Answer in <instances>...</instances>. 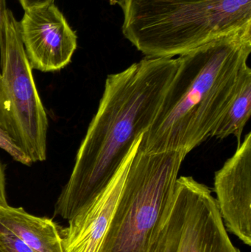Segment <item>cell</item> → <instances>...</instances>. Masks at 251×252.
Here are the masks:
<instances>
[{
	"label": "cell",
	"instance_id": "1",
	"mask_svg": "<svg viewBox=\"0 0 251 252\" xmlns=\"http://www.w3.org/2000/svg\"><path fill=\"white\" fill-rule=\"evenodd\" d=\"M177 69V59L145 57L108 75L98 109L56 201V216L70 220L110 183L153 123Z\"/></svg>",
	"mask_w": 251,
	"mask_h": 252
},
{
	"label": "cell",
	"instance_id": "2",
	"mask_svg": "<svg viewBox=\"0 0 251 252\" xmlns=\"http://www.w3.org/2000/svg\"><path fill=\"white\" fill-rule=\"evenodd\" d=\"M251 53V26L180 56L178 69L139 148L188 154L210 136Z\"/></svg>",
	"mask_w": 251,
	"mask_h": 252
},
{
	"label": "cell",
	"instance_id": "3",
	"mask_svg": "<svg viewBox=\"0 0 251 252\" xmlns=\"http://www.w3.org/2000/svg\"><path fill=\"white\" fill-rule=\"evenodd\" d=\"M122 34L146 58L172 59L251 26V0H113Z\"/></svg>",
	"mask_w": 251,
	"mask_h": 252
},
{
	"label": "cell",
	"instance_id": "4",
	"mask_svg": "<svg viewBox=\"0 0 251 252\" xmlns=\"http://www.w3.org/2000/svg\"><path fill=\"white\" fill-rule=\"evenodd\" d=\"M187 155L147 154L138 148L100 252H147L170 208Z\"/></svg>",
	"mask_w": 251,
	"mask_h": 252
},
{
	"label": "cell",
	"instance_id": "5",
	"mask_svg": "<svg viewBox=\"0 0 251 252\" xmlns=\"http://www.w3.org/2000/svg\"><path fill=\"white\" fill-rule=\"evenodd\" d=\"M147 252L241 251L231 242L210 189L192 176H181Z\"/></svg>",
	"mask_w": 251,
	"mask_h": 252
},
{
	"label": "cell",
	"instance_id": "6",
	"mask_svg": "<svg viewBox=\"0 0 251 252\" xmlns=\"http://www.w3.org/2000/svg\"><path fill=\"white\" fill-rule=\"evenodd\" d=\"M1 75L11 106L18 145L32 163L47 159V112L38 94L19 31L11 10L4 14L0 37Z\"/></svg>",
	"mask_w": 251,
	"mask_h": 252
},
{
	"label": "cell",
	"instance_id": "7",
	"mask_svg": "<svg viewBox=\"0 0 251 252\" xmlns=\"http://www.w3.org/2000/svg\"><path fill=\"white\" fill-rule=\"evenodd\" d=\"M19 31L32 69L56 72L66 67L78 47V37L55 2L25 10Z\"/></svg>",
	"mask_w": 251,
	"mask_h": 252
},
{
	"label": "cell",
	"instance_id": "8",
	"mask_svg": "<svg viewBox=\"0 0 251 252\" xmlns=\"http://www.w3.org/2000/svg\"><path fill=\"white\" fill-rule=\"evenodd\" d=\"M214 188L225 227L251 246V133L215 173Z\"/></svg>",
	"mask_w": 251,
	"mask_h": 252
},
{
	"label": "cell",
	"instance_id": "9",
	"mask_svg": "<svg viewBox=\"0 0 251 252\" xmlns=\"http://www.w3.org/2000/svg\"><path fill=\"white\" fill-rule=\"evenodd\" d=\"M136 143L110 183L60 231L64 252H100L112 223L131 161L139 146Z\"/></svg>",
	"mask_w": 251,
	"mask_h": 252
},
{
	"label": "cell",
	"instance_id": "10",
	"mask_svg": "<svg viewBox=\"0 0 251 252\" xmlns=\"http://www.w3.org/2000/svg\"><path fill=\"white\" fill-rule=\"evenodd\" d=\"M0 223L34 252H64L61 234L53 219L37 217L22 207L0 210Z\"/></svg>",
	"mask_w": 251,
	"mask_h": 252
},
{
	"label": "cell",
	"instance_id": "11",
	"mask_svg": "<svg viewBox=\"0 0 251 252\" xmlns=\"http://www.w3.org/2000/svg\"><path fill=\"white\" fill-rule=\"evenodd\" d=\"M251 115V69L248 66L240 76L231 101L211 132L209 137L223 139L234 136L237 139L238 146L241 144L242 134Z\"/></svg>",
	"mask_w": 251,
	"mask_h": 252
},
{
	"label": "cell",
	"instance_id": "12",
	"mask_svg": "<svg viewBox=\"0 0 251 252\" xmlns=\"http://www.w3.org/2000/svg\"><path fill=\"white\" fill-rule=\"evenodd\" d=\"M0 127L7 134L10 135L12 139L16 142L17 136H16V127L13 122V116H12L11 106L4 89L1 72H0Z\"/></svg>",
	"mask_w": 251,
	"mask_h": 252
},
{
	"label": "cell",
	"instance_id": "13",
	"mask_svg": "<svg viewBox=\"0 0 251 252\" xmlns=\"http://www.w3.org/2000/svg\"><path fill=\"white\" fill-rule=\"evenodd\" d=\"M0 252H34L17 235L0 223Z\"/></svg>",
	"mask_w": 251,
	"mask_h": 252
},
{
	"label": "cell",
	"instance_id": "14",
	"mask_svg": "<svg viewBox=\"0 0 251 252\" xmlns=\"http://www.w3.org/2000/svg\"><path fill=\"white\" fill-rule=\"evenodd\" d=\"M0 148L7 153L13 160L23 165H32V162L30 158L12 139L11 136L7 134L1 127H0Z\"/></svg>",
	"mask_w": 251,
	"mask_h": 252
},
{
	"label": "cell",
	"instance_id": "15",
	"mask_svg": "<svg viewBox=\"0 0 251 252\" xmlns=\"http://www.w3.org/2000/svg\"><path fill=\"white\" fill-rule=\"evenodd\" d=\"M7 196H6V179L4 173V166L0 159V210L7 207Z\"/></svg>",
	"mask_w": 251,
	"mask_h": 252
},
{
	"label": "cell",
	"instance_id": "16",
	"mask_svg": "<svg viewBox=\"0 0 251 252\" xmlns=\"http://www.w3.org/2000/svg\"><path fill=\"white\" fill-rule=\"evenodd\" d=\"M24 10H29L33 7H40L49 3L54 2L55 0H19Z\"/></svg>",
	"mask_w": 251,
	"mask_h": 252
},
{
	"label": "cell",
	"instance_id": "17",
	"mask_svg": "<svg viewBox=\"0 0 251 252\" xmlns=\"http://www.w3.org/2000/svg\"><path fill=\"white\" fill-rule=\"evenodd\" d=\"M6 10V0H0V37L2 31L3 22H4V14Z\"/></svg>",
	"mask_w": 251,
	"mask_h": 252
}]
</instances>
